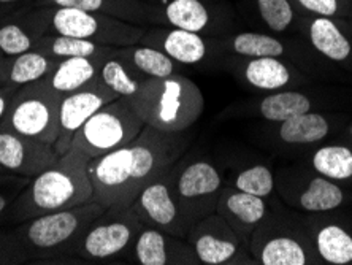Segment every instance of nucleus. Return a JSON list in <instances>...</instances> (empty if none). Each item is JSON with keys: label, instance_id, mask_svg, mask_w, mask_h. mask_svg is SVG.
<instances>
[{"label": "nucleus", "instance_id": "nucleus-13", "mask_svg": "<svg viewBox=\"0 0 352 265\" xmlns=\"http://www.w3.org/2000/svg\"><path fill=\"white\" fill-rule=\"evenodd\" d=\"M59 159L53 143L25 137L0 126V167L19 176L38 175Z\"/></svg>", "mask_w": 352, "mask_h": 265}, {"label": "nucleus", "instance_id": "nucleus-38", "mask_svg": "<svg viewBox=\"0 0 352 265\" xmlns=\"http://www.w3.org/2000/svg\"><path fill=\"white\" fill-rule=\"evenodd\" d=\"M10 202H13V199H10V197L7 194H3V192H0V218H2V215L5 211H7Z\"/></svg>", "mask_w": 352, "mask_h": 265}, {"label": "nucleus", "instance_id": "nucleus-34", "mask_svg": "<svg viewBox=\"0 0 352 265\" xmlns=\"http://www.w3.org/2000/svg\"><path fill=\"white\" fill-rule=\"evenodd\" d=\"M234 188L265 199L267 195L272 194L274 188L272 170L265 165H254V167L241 170L235 176Z\"/></svg>", "mask_w": 352, "mask_h": 265}, {"label": "nucleus", "instance_id": "nucleus-18", "mask_svg": "<svg viewBox=\"0 0 352 265\" xmlns=\"http://www.w3.org/2000/svg\"><path fill=\"white\" fill-rule=\"evenodd\" d=\"M50 7H37V10L29 13L23 21H8L0 24V51L3 56L13 57L30 50L41 37L50 34Z\"/></svg>", "mask_w": 352, "mask_h": 265}, {"label": "nucleus", "instance_id": "nucleus-33", "mask_svg": "<svg viewBox=\"0 0 352 265\" xmlns=\"http://www.w3.org/2000/svg\"><path fill=\"white\" fill-rule=\"evenodd\" d=\"M344 194L332 180L319 176L308 184L307 191L300 195V206L307 211H330L343 204Z\"/></svg>", "mask_w": 352, "mask_h": 265}, {"label": "nucleus", "instance_id": "nucleus-9", "mask_svg": "<svg viewBox=\"0 0 352 265\" xmlns=\"http://www.w3.org/2000/svg\"><path fill=\"white\" fill-rule=\"evenodd\" d=\"M173 188L184 220L192 227L195 222L216 213L224 184L214 164L199 159L175 171Z\"/></svg>", "mask_w": 352, "mask_h": 265}, {"label": "nucleus", "instance_id": "nucleus-43", "mask_svg": "<svg viewBox=\"0 0 352 265\" xmlns=\"http://www.w3.org/2000/svg\"><path fill=\"white\" fill-rule=\"evenodd\" d=\"M0 169H2V167H0Z\"/></svg>", "mask_w": 352, "mask_h": 265}, {"label": "nucleus", "instance_id": "nucleus-22", "mask_svg": "<svg viewBox=\"0 0 352 265\" xmlns=\"http://www.w3.org/2000/svg\"><path fill=\"white\" fill-rule=\"evenodd\" d=\"M58 62V59L38 50H30L28 53L7 57L3 85L21 87L29 83L45 80L56 69Z\"/></svg>", "mask_w": 352, "mask_h": 265}, {"label": "nucleus", "instance_id": "nucleus-20", "mask_svg": "<svg viewBox=\"0 0 352 265\" xmlns=\"http://www.w3.org/2000/svg\"><path fill=\"white\" fill-rule=\"evenodd\" d=\"M110 57V56H108ZM107 57H69L58 62L56 69L45 78L50 87L62 97L91 85L100 75V67Z\"/></svg>", "mask_w": 352, "mask_h": 265}, {"label": "nucleus", "instance_id": "nucleus-23", "mask_svg": "<svg viewBox=\"0 0 352 265\" xmlns=\"http://www.w3.org/2000/svg\"><path fill=\"white\" fill-rule=\"evenodd\" d=\"M118 53L146 78H165L181 74L183 65L162 51L148 45H131L118 48Z\"/></svg>", "mask_w": 352, "mask_h": 265}, {"label": "nucleus", "instance_id": "nucleus-3", "mask_svg": "<svg viewBox=\"0 0 352 265\" xmlns=\"http://www.w3.org/2000/svg\"><path fill=\"white\" fill-rule=\"evenodd\" d=\"M105 210L107 206L92 200L72 209L30 218L23 221L13 238L25 261H70L76 259L74 249L82 232Z\"/></svg>", "mask_w": 352, "mask_h": 265}, {"label": "nucleus", "instance_id": "nucleus-17", "mask_svg": "<svg viewBox=\"0 0 352 265\" xmlns=\"http://www.w3.org/2000/svg\"><path fill=\"white\" fill-rule=\"evenodd\" d=\"M159 24L201 34L205 37L217 35L224 21L217 18L214 8L205 0H168L156 5Z\"/></svg>", "mask_w": 352, "mask_h": 265}, {"label": "nucleus", "instance_id": "nucleus-42", "mask_svg": "<svg viewBox=\"0 0 352 265\" xmlns=\"http://www.w3.org/2000/svg\"><path fill=\"white\" fill-rule=\"evenodd\" d=\"M351 134H352V126H351Z\"/></svg>", "mask_w": 352, "mask_h": 265}, {"label": "nucleus", "instance_id": "nucleus-28", "mask_svg": "<svg viewBox=\"0 0 352 265\" xmlns=\"http://www.w3.org/2000/svg\"><path fill=\"white\" fill-rule=\"evenodd\" d=\"M329 121L319 113H302L281 123L279 138L289 145L316 143L329 135Z\"/></svg>", "mask_w": 352, "mask_h": 265}, {"label": "nucleus", "instance_id": "nucleus-26", "mask_svg": "<svg viewBox=\"0 0 352 265\" xmlns=\"http://www.w3.org/2000/svg\"><path fill=\"white\" fill-rule=\"evenodd\" d=\"M311 45L320 54L330 61L343 62L351 54V43L335 21L325 17H318L311 21L308 30Z\"/></svg>", "mask_w": 352, "mask_h": 265}, {"label": "nucleus", "instance_id": "nucleus-40", "mask_svg": "<svg viewBox=\"0 0 352 265\" xmlns=\"http://www.w3.org/2000/svg\"><path fill=\"white\" fill-rule=\"evenodd\" d=\"M19 2H24V0H0V5H13Z\"/></svg>", "mask_w": 352, "mask_h": 265}, {"label": "nucleus", "instance_id": "nucleus-36", "mask_svg": "<svg viewBox=\"0 0 352 265\" xmlns=\"http://www.w3.org/2000/svg\"><path fill=\"white\" fill-rule=\"evenodd\" d=\"M297 3L316 17L332 18L340 10L338 0H297Z\"/></svg>", "mask_w": 352, "mask_h": 265}, {"label": "nucleus", "instance_id": "nucleus-4", "mask_svg": "<svg viewBox=\"0 0 352 265\" xmlns=\"http://www.w3.org/2000/svg\"><path fill=\"white\" fill-rule=\"evenodd\" d=\"M129 100L144 126L162 132H186L205 108L201 89L183 74L146 78Z\"/></svg>", "mask_w": 352, "mask_h": 265}, {"label": "nucleus", "instance_id": "nucleus-35", "mask_svg": "<svg viewBox=\"0 0 352 265\" xmlns=\"http://www.w3.org/2000/svg\"><path fill=\"white\" fill-rule=\"evenodd\" d=\"M257 12L273 32L287 30L295 18L294 7L289 0H257Z\"/></svg>", "mask_w": 352, "mask_h": 265}, {"label": "nucleus", "instance_id": "nucleus-19", "mask_svg": "<svg viewBox=\"0 0 352 265\" xmlns=\"http://www.w3.org/2000/svg\"><path fill=\"white\" fill-rule=\"evenodd\" d=\"M37 7H69L103 13L133 24H159L156 5L143 0H37Z\"/></svg>", "mask_w": 352, "mask_h": 265}, {"label": "nucleus", "instance_id": "nucleus-25", "mask_svg": "<svg viewBox=\"0 0 352 265\" xmlns=\"http://www.w3.org/2000/svg\"><path fill=\"white\" fill-rule=\"evenodd\" d=\"M243 78L262 91L283 89L292 81V72L278 57H256L243 67Z\"/></svg>", "mask_w": 352, "mask_h": 265}, {"label": "nucleus", "instance_id": "nucleus-6", "mask_svg": "<svg viewBox=\"0 0 352 265\" xmlns=\"http://www.w3.org/2000/svg\"><path fill=\"white\" fill-rule=\"evenodd\" d=\"M144 123L127 97H119L96 112L75 135L72 148L89 159L108 154L131 143L143 131ZM70 148V149H72Z\"/></svg>", "mask_w": 352, "mask_h": 265}, {"label": "nucleus", "instance_id": "nucleus-8", "mask_svg": "<svg viewBox=\"0 0 352 265\" xmlns=\"http://www.w3.org/2000/svg\"><path fill=\"white\" fill-rule=\"evenodd\" d=\"M50 32L94 41L103 46H131L140 43L146 29L103 13L80 8L50 7Z\"/></svg>", "mask_w": 352, "mask_h": 265}, {"label": "nucleus", "instance_id": "nucleus-30", "mask_svg": "<svg viewBox=\"0 0 352 265\" xmlns=\"http://www.w3.org/2000/svg\"><path fill=\"white\" fill-rule=\"evenodd\" d=\"M319 256L333 265L352 262V237L343 227L327 224L320 227L314 237Z\"/></svg>", "mask_w": 352, "mask_h": 265}, {"label": "nucleus", "instance_id": "nucleus-21", "mask_svg": "<svg viewBox=\"0 0 352 265\" xmlns=\"http://www.w3.org/2000/svg\"><path fill=\"white\" fill-rule=\"evenodd\" d=\"M252 249L262 265H307L311 261L308 248L287 233H276L267 240L256 238Z\"/></svg>", "mask_w": 352, "mask_h": 265}, {"label": "nucleus", "instance_id": "nucleus-14", "mask_svg": "<svg viewBox=\"0 0 352 265\" xmlns=\"http://www.w3.org/2000/svg\"><path fill=\"white\" fill-rule=\"evenodd\" d=\"M140 43L154 46L179 62L181 65L201 64L214 53L216 48H221L219 41L211 43L205 35L168 28V25L156 30H146Z\"/></svg>", "mask_w": 352, "mask_h": 265}, {"label": "nucleus", "instance_id": "nucleus-5", "mask_svg": "<svg viewBox=\"0 0 352 265\" xmlns=\"http://www.w3.org/2000/svg\"><path fill=\"white\" fill-rule=\"evenodd\" d=\"M144 222L132 205L110 206L97 216L74 249L81 262H111L131 253Z\"/></svg>", "mask_w": 352, "mask_h": 265}, {"label": "nucleus", "instance_id": "nucleus-1", "mask_svg": "<svg viewBox=\"0 0 352 265\" xmlns=\"http://www.w3.org/2000/svg\"><path fill=\"white\" fill-rule=\"evenodd\" d=\"M189 143L186 132H162L144 126L131 143L89 160L92 200L107 209L132 205L148 184L175 167Z\"/></svg>", "mask_w": 352, "mask_h": 265}, {"label": "nucleus", "instance_id": "nucleus-39", "mask_svg": "<svg viewBox=\"0 0 352 265\" xmlns=\"http://www.w3.org/2000/svg\"><path fill=\"white\" fill-rule=\"evenodd\" d=\"M5 65H7V56H3L2 51H0V85H3Z\"/></svg>", "mask_w": 352, "mask_h": 265}, {"label": "nucleus", "instance_id": "nucleus-7", "mask_svg": "<svg viewBox=\"0 0 352 265\" xmlns=\"http://www.w3.org/2000/svg\"><path fill=\"white\" fill-rule=\"evenodd\" d=\"M62 96L45 80L18 87L0 126L25 137L53 143L59 134V105Z\"/></svg>", "mask_w": 352, "mask_h": 265}, {"label": "nucleus", "instance_id": "nucleus-11", "mask_svg": "<svg viewBox=\"0 0 352 265\" xmlns=\"http://www.w3.org/2000/svg\"><path fill=\"white\" fill-rule=\"evenodd\" d=\"M119 98L110 87H107L97 78L91 85L81 87L78 91L70 92L62 97L59 105V134L54 142V148L58 154H64L72 148L75 135L85 126V123L92 114L100 110L103 105Z\"/></svg>", "mask_w": 352, "mask_h": 265}, {"label": "nucleus", "instance_id": "nucleus-12", "mask_svg": "<svg viewBox=\"0 0 352 265\" xmlns=\"http://www.w3.org/2000/svg\"><path fill=\"white\" fill-rule=\"evenodd\" d=\"M186 238L194 249L199 264H236L243 251L241 238L217 213L195 222Z\"/></svg>", "mask_w": 352, "mask_h": 265}, {"label": "nucleus", "instance_id": "nucleus-41", "mask_svg": "<svg viewBox=\"0 0 352 265\" xmlns=\"http://www.w3.org/2000/svg\"><path fill=\"white\" fill-rule=\"evenodd\" d=\"M143 2H146V3H151V5H160V3H165V2H168V0H143Z\"/></svg>", "mask_w": 352, "mask_h": 265}, {"label": "nucleus", "instance_id": "nucleus-27", "mask_svg": "<svg viewBox=\"0 0 352 265\" xmlns=\"http://www.w3.org/2000/svg\"><path fill=\"white\" fill-rule=\"evenodd\" d=\"M100 81L119 97H132L138 86L146 76L140 74L137 69L129 64L124 57L118 53V48L110 57L103 61L100 67Z\"/></svg>", "mask_w": 352, "mask_h": 265}, {"label": "nucleus", "instance_id": "nucleus-29", "mask_svg": "<svg viewBox=\"0 0 352 265\" xmlns=\"http://www.w3.org/2000/svg\"><path fill=\"white\" fill-rule=\"evenodd\" d=\"M221 50H227L240 57H279L284 54V43L272 35L258 32H241L229 40L219 41Z\"/></svg>", "mask_w": 352, "mask_h": 265}, {"label": "nucleus", "instance_id": "nucleus-2", "mask_svg": "<svg viewBox=\"0 0 352 265\" xmlns=\"http://www.w3.org/2000/svg\"><path fill=\"white\" fill-rule=\"evenodd\" d=\"M89 160L76 148L60 154L53 165L32 176L28 188L19 192L12 210L13 220L23 222L46 213L92 202L94 188Z\"/></svg>", "mask_w": 352, "mask_h": 265}, {"label": "nucleus", "instance_id": "nucleus-16", "mask_svg": "<svg viewBox=\"0 0 352 265\" xmlns=\"http://www.w3.org/2000/svg\"><path fill=\"white\" fill-rule=\"evenodd\" d=\"M216 213L229 224L241 242L250 240L267 215L263 197L248 194L234 186H224L217 202Z\"/></svg>", "mask_w": 352, "mask_h": 265}, {"label": "nucleus", "instance_id": "nucleus-15", "mask_svg": "<svg viewBox=\"0 0 352 265\" xmlns=\"http://www.w3.org/2000/svg\"><path fill=\"white\" fill-rule=\"evenodd\" d=\"M132 256L140 265L199 264L189 243L153 226H144L138 233Z\"/></svg>", "mask_w": 352, "mask_h": 265}, {"label": "nucleus", "instance_id": "nucleus-32", "mask_svg": "<svg viewBox=\"0 0 352 265\" xmlns=\"http://www.w3.org/2000/svg\"><path fill=\"white\" fill-rule=\"evenodd\" d=\"M313 169L329 180L343 181L352 176V151L341 145L322 147L313 154Z\"/></svg>", "mask_w": 352, "mask_h": 265}, {"label": "nucleus", "instance_id": "nucleus-24", "mask_svg": "<svg viewBox=\"0 0 352 265\" xmlns=\"http://www.w3.org/2000/svg\"><path fill=\"white\" fill-rule=\"evenodd\" d=\"M35 50L54 57L58 61L69 59V57H108L116 51L115 46H103L89 40L69 37V35L53 32L41 37L37 46H35Z\"/></svg>", "mask_w": 352, "mask_h": 265}, {"label": "nucleus", "instance_id": "nucleus-37", "mask_svg": "<svg viewBox=\"0 0 352 265\" xmlns=\"http://www.w3.org/2000/svg\"><path fill=\"white\" fill-rule=\"evenodd\" d=\"M16 91H18L16 86H8V85L0 86V121H2L5 114H7L10 103H12L13 96L16 94Z\"/></svg>", "mask_w": 352, "mask_h": 265}, {"label": "nucleus", "instance_id": "nucleus-31", "mask_svg": "<svg viewBox=\"0 0 352 265\" xmlns=\"http://www.w3.org/2000/svg\"><path fill=\"white\" fill-rule=\"evenodd\" d=\"M309 110H311L309 97L295 91L274 92L263 98L258 105V113L268 121L274 123H283Z\"/></svg>", "mask_w": 352, "mask_h": 265}, {"label": "nucleus", "instance_id": "nucleus-10", "mask_svg": "<svg viewBox=\"0 0 352 265\" xmlns=\"http://www.w3.org/2000/svg\"><path fill=\"white\" fill-rule=\"evenodd\" d=\"M173 178V169L165 171L140 192L132 206L142 218L144 226L157 227L170 235L186 238L190 227L186 222L178 199H176Z\"/></svg>", "mask_w": 352, "mask_h": 265}]
</instances>
